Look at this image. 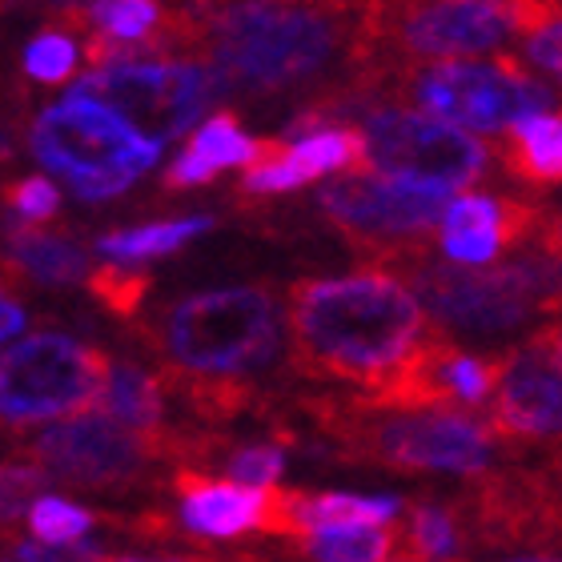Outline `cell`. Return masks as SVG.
Returning a JSON list of instances; mask_svg holds the SVG:
<instances>
[{"label": "cell", "mask_w": 562, "mask_h": 562, "mask_svg": "<svg viewBox=\"0 0 562 562\" xmlns=\"http://www.w3.org/2000/svg\"><path fill=\"white\" fill-rule=\"evenodd\" d=\"M474 418L486 422L494 442L522 446L542 438H562V366L539 341L506 353V374Z\"/></svg>", "instance_id": "14"}, {"label": "cell", "mask_w": 562, "mask_h": 562, "mask_svg": "<svg viewBox=\"0 0 562 562\" xmlns=\"http://www.w3.org/2000/svg\"><path fill=\"white\" fill-rule=\"evenodd\" d=\"M201 16L193 57L241 101H310L329 117L378 72L374 0H189Z\"/></svg>", "instance_id": "1"}, {"label": "cell", "mask_w": 562, "mask_h": 562, "mask_svg": "<svg viewBox=\"0 0 562 562\" xmlns=\"http://www.w3.org/2000/svg\"><path fill=\"white\" fill-rule=\"evenodd\" d=\"M402 559H454L462 547L454 506H414L398 527Z\"/></svg>", "instance_id": "22"}, {"label": "cell", "mask_w": 562, "mask_h": 562, "mask_svg": "<svg viewBox=\"0 0 562 562\" xmlns=\"http://www.w3.org/2000/svg\"><path fill=\"white\" fill-rule=\"evenodd\" d=\"M169 486L181 498V522L189 535L201 539H237L246 530L261 527L266 491L270 486H246V482H217L198 467H177Z\"/></svg>", "instance_id": "15"}, {"label": "cell", "mask_w": 562, "mask_h": 562, "mask_svg": "<svg viewBox=\"0 0 562 562\" xmlns=\"http://www.w3.org/2000/svg\"><path fill=\"white\" fill-rule=\"evenodd\" d=\"M113 378V362L93 346L65 338V334H36L12 346L0 366V406L4 422L33 426V422L72 418L101 406Z\"/></svg>", "instance_id": "10"}, {"label": "cell", "mask_w": 562, "mask_h": 562, "mask_svg": "<svg viewBox=\"0 0 562 562\" xmlns=\"http://www.w3.org/2000/svg\"><path fill=\"white\" fill-rule=\"evenodd\" d=\"M539 249H542V254H551L554 261H562V210L559 213H547V217H542Z\"/></svg>", "instance_id": "33"}, {"label": "cell", "mask_w": 562, "mask_h": 562, "mask_svg": "<svg viewBox=\"0 0 562 562\" xmlns=\"http://www.w3.org/2000/svg\"><path fill=\"white\" fill-rule=\"evenodd\" d=\"M222 173V165H213L210 157L201 149H193L189 145L181 157L173 161V169L165 173V186L169 189H189V186H205V181H213V177Z\"/></svg>", "instance_id": "32"}, {"label": "cell", "mask_w": 562, "mask_h": 562, "mask_svg": "<svg viewBox=\"0 0 562 562\" xmlns=\"http://www.w3.org/2000/svg\"><path fill=\"white\" fill-rule=\"evenodd\" d=\"M498 161L515 181L530 189L562 186V113H530L515 121L510 133L498 140Z\"/></svg>", "instance_id": "19"}, {"label": "cell", "mask_w": 562, "mask_h": 562, "mask_svg": "<svg viewBox=\"0 0 562 562\" xmlns=\"http://www.w3.org/2000/svg\"><path fill=\"white\" fill-rule=\"evenodd\" d=\"M458 189L426 186L382 169H350L329 181L317 201L362 261L390 270L394 261L430 254L434 229L446 222Z\"/></svg>", "instance_id": "9"}, {"label": "cell", "mask_w": 562, "mask_h": 562, "mask_svg": "<svg viewBox=\"0 0 562 562\" xmlns=\"http://www.w3.org/2000/svg\"><path fill=\"white\" fill-rule=\"evenodd\" d=\"M362 133L370 145V169L426 186H474L491 161V149L470 137V130L434 117L426 109L378 101L362 109Z\"/></svg>", "instance_id": "13"}, {"label": "cell", "mask_w": 562, "mask_h": 562, "mask_svg": "<svg viewBox=\"0 0 562 562\" xmlns=\"http://www.w3.org/2000/svg\"><path fill=\"white\" fill-rule=\"evenodd\" d=\"M406 101L414 109H426L434 117L462 125L470 133H498L515 121L551 109V89L530 77L515 57L498 60H411V65H386L370 72L353 89L350 105L366 109L378 101Z\"/></svg>", "instance_id": "4"}, {"label": "cell", "mask_w": 562, "mask_h": 562, "mask_svg": "<svg viewBox=\"0 0 562 562\" xmlns=\"http://www.w3.org/2000/svg\"><path fill=\"white\" fill-rule=\"evenodd\" d=\"M161 382L149 378L145 370L130 362H113V378L105 386V398L97 411L113 414V418L130 422L137 430H161L165 426V402H161Z\"/></svg>", "instance_id": "21"}, {"label": "cell", "mask_w": 562, "mask_h": 562, "mask_svg": "<svg viewBox=\"0 0 562 562\" xmlns=\"http://www.w3.org/2000/svg\"><path fill=\"white\" fill-rule=\"evenodd\" d=\"M189 145L201 149L213 165H222V169L225 165H254V157H258V140H249L246 133L237 130L234 113H217L205 125H198Z\"/></svg>", "instance_id": "25"}, {"label": "cell", "mask_w": 562, "mask_h": 562, "mask_svg": "<svg viewBox=\"0 0 562 562\" xmlns=\"http://www.w3.org/2000/svg\"><path fill=\"white\" fill-rule=\"evenodd\" d=\"M225 450V438L213 434H173V430H137L130 422L105 411L72 414L41 430L16 458H29L53 482L77 491H133L161 482V467L169 462H198L210 467Z\"/></svg>", "instance_id": "3"}, {"label": "cell", "mask_w": 562, "mask_h": 562, "mask_svg": "<svg viewBox=\"0 0 562 562\" xmlns=\"http://www.w3.org/2000/svg\"><path fill=\"white\" fill-rule=\"evenodd\" d=\"M334 169H370V145L362 130H341V125H322L310 137H290V145L266 165L246 169L241 189L246 193H281V189L305 186Z\"/></svg>", "instance_id": "16"}, {"label": "cell", "mask_w": 562, "mask_h": 562, "mask_svg": "<svg viewBox=\"0 0 562 562\" xmlns=\"http://www.w3.org/2000/svg\"><path fill=\"white\" fill-rule=\"evenodd\" d=\"M522 41H527L530 60L562 85V4H551L547 12H539V16L522 29Z\"/></svg>", "instance_id": "29"}, {"label": "cell", "mask_w": 562, "mask_h": 562, "mask_svg": "<svg viewBox=\"0 0 562 562\" xmlns=\"http://www.w3.org/2000/svg\"><path fill=\"white\" fill-rule=\"evenodd\" d=\"M281 446L278 442H258V446H237L234 454L225 458V474L246 486H273L281 479Z\"/></svg>", "instance_id": "30"}, {"label": "cell", "mask_w": 562, "mask_h": 562, "mask_svg": "<svg viewBox=\"0 0 562 562\" xmlns=\"http://www.w3.org/2000/svg\"><path fill=\"white\" fill-rule=\"evenodd\" d=\"M21 329H24V310L16 305V297H12V293H4V338L12 341Z\"/></svg>", "instance_id": "35"}, {"label": "cell", "mask_w": 562, "mask_h": 562, "mask_svg": "<svg viewBox=\"0 0 562 562\" xmlns=\"http://www.w3.org/2000/svg\"><path fill=\"white\" fill-rule=\"evenodd\" d=\"M93 522H97V515L77 510V506L60 503V498H48V494L36 498L33 510H29V530H33L45 547H77V539H81Z\"/></svg>", "instance_id": "26"}, {"label": "cell", "mask_w": 562, "mask_h": 562, "mask_svg": "<svg viewBox=\"0 0 562 562\" xmlns=\"http://www.w3.org/2000/svg\"><path fill=\"white\" fill-rule=\"evenodd\" d=\"M314 426L346 462H370L398 474L458 470L474 474L491 462V430L474 414L450 411H366L358 402H305Z\"/></svg>", "instance_id": "6"}, {"label": "cell", "mask_w": 562, "mask_h": 562, "mask_svg": "<svg viewBox=\"0 0 562 562\" xmlns=\"http://www.w3.org/2000/svg\"><path fill=\"white\" fill-rule=\"evenodd\" d=\"M390 270H402L438 326L470 338H494L518 329L522 322L542 326L551 317H562V261H554L551 254L482 270L470 261H434L430 249L394 261Z\"/></svg>", "instance_id": "5"}, {"label": "cell", "mask_w": 562, "mask_h": 562, "mask_svg": "<svg viewBox=\"0 0 562 562\" xmlns=\"http://www.w3.org/2000/svg\"><path fill=\"white\" fill-rule=\"evenodd\" d=\"M72 93L101 97L133 130L169 140L198 125L205 105H213V97H222V81L198 57H140L101 65L81 77Z\"/></svg>", "instance_id": "12"}, {"label": "cell", "mask_w": 562, "mask_h": 562, "mask_svg": "<svg viewBox=\"0 0 562 562\" xmlns=\"http://www.w3.org/2000/svg\"><path fill=\"white\" fill-rule=\"evenodd\" d=\"M201 229H210L205 217H186V222H161V225H140V229H125V234H109L101 241V254L117 261H140L157 258V254H173L198 237Z\"/></svg>", "instance_id": "23"}, {"label": "cell", "mask_w": 562, "mask_h": 562, "mask_svg": "<svg viewBox=\"0 0 562 562\" xmlns=\"http://www.w3.org/2000/svg\"><path fill=\"white\" fill-rule=\"evenodd\" d=\"M36 161L60 173L85 201L117 198L161 153V140L145 137L101 97L69 93L48 105L33 125Z\"/></svg>", "instance_id": "8"}, {"label": "cell", "mask_w": 562, "mask_h": 562, "mask_svg": "<svg viewBox=\"0 0 562 562\" xmlns=\"http://www.w3.org/2000/svg\"><path fill=\"white\" fill-rule=\"evenodd\" d=\"M140 338L161 362L201 374H249L270 366L281 346V305L270 285L193 293L140 322Z\"/></svg>", "instance_id": "7"}, {"label": "cell", "mask_w": 562, "mask_h": 562, "mask_svg": "<svg viewBox=\"0 0 562 562\" xmlns=\"http://www.w3.org/2000/svg\"><path fill=\"white\" fill-rule=\"evenodd\" d=\"M157 382L173 398L186 402L193 418L205 422V426H222V422H234L237 414H249L261 406V386L246 374H201L189 366L161 362Z\"/></svg>", "instance_id": "18"}, {"label": "cell", "mask_w": 562, "mask_h": 562, "mask_svg": "<svg viewBox=\"0 0 562 562\" xmlns=\"http://www.w3.org/2000/svg\"><path fill=\"white\" fill-rule=\"evenodd\" d=\"M24 69H29L33 81H45V85L69 81L72 69H77V45L60 29H45L33 45L24 48Z\"/></svg>", "instance_id": "27"}, {"label": "cell", "mask_w": 562, "mask_h": 562, "mask_svg": "<svg viewBox=\"0 0 562 562\" xmlns=\"http://www.w3.org/2000/svg\"><path fill=\"white\" fill-rule=\"evenodd\" d=\"M515 29V0H374L370 33L378 69L411 60L474 57Z\"/></svg>", "instance_id": "11"}, {"label": "cell", "mask_w": 562, "mask_h": 562, "mask_svg": "<svg viewBox=\"0 0 562 562\" xmlns=\"http://www.w3.org/2000/svg\"><path fill=\"white\" fill-rule=\"evenodd\" d=\"M85 285H89V293L105 305L109 314H117L130 322V317H137V310H140V302H145V293H149L153 281L145 270H130V266H121V261L113 258V266H101V270L89 273Z\"/></svg>", "instance_id": "24"}, {"label": "cell", "mask_w": 562, "mask_h": 562, "mask_svg": "<svg viewBox=\"0 0 562 562\" xmlns=\"http://www.w3.org/2000/svg\"><path fill=\"white\" fill-rule=\"evenodd\" d=\"M9 205L21 222H48V217H57L60 198L45 177H21L16 186H9Z\"/></svg>", "instance_id": "31"}, {"label": "cell", "mask_w": 562, "mask_h": 562, "mask_svg": "<svg viewBox=\"0 0 562 562\" xmlns=\"http://www.w3.org/2000/svg\"><path fill=\"white\" fill-rule=\"evenodd\" d=\"M297 554L310 559H338V562H366V559H402V535L390 522H353V527H326L293 542Z\"/></svg>", "instance_id": "20"}, {"label": "cell", "mask_w": 562, "mask_h": 562, "mask_svg": "<svg viewBox=\"0 0 562 562\" xmlns=\"http://www.w3.org/2000/svg\"><path fill=\"white\" fill-rule=\"evenodd\" d=\"M285 326L293 374L341 382L353 394L378 386L430 334L414 285L378 270L293 281Z\"/></svg>", "instance_id": "2"}, {"label": "cell", "mask_w": 562, "mask_h": 562, "mask_svg": "<svg viewBox=\"0 0 562 562\" xmlns=\"http://www.w3.org/2000/svg\"><path fill=\"white\" fill-rule=\"evenodd\" d=\"M48 9L57 12V24H60V29H65V24L77 21L81 12L93 9V0H48Z\"/></svg>", "instance_id": "34"}, {"label": "cell", "mask_w": 562, "mask_h": 562, "mask_svg": "<svg viewBox=\"0 0 562 562\" xmlns=\"http://www.w3.org/2000/svg\"><path fill=\"white\" fill-rule=\"evenodd\" d=\"M85 249L72 241L60 225L48 229L45 222H21L9 229V261H4V293L24 290V281H45V285H77L85 273Z\"/></svg>", "instance_id": "17"}, {"label": "cell", "mask_w": 562, "mask_h": 562, "mask_svg": "<svg viewBox=\"0 0 562 562\" xmlns=\"http://www.w3.org/2000/svg\"><path fill=\"white\" fill-rule=\"evenodd\" d=\"M41 486H48V474L29 458H12L4 467V530H9V539L16 522L29 518L33 503L41 498Z\"/></svg>", "instance_id": "28"}]
</instances>
